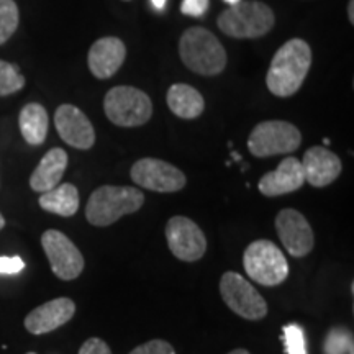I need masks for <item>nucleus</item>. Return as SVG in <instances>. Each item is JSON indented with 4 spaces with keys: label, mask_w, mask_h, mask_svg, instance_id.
Listing matches in <instances>:
<instances>
[{
    "label": "nucleus",
    "mask_w": 354,
    "mask_h": 354,
    "mask_svg": "<svg viewBox=\"0 0 354 354\" xmlns=\"http://www.w3.org/2000/svg\"><path fill=\"white\" fill-rule=\"evenodd\" d=\"M79 354H112L109 344L100 338H88L79 349Z\"/></svg>",
    "instance_id": "c85d7f7f"
},
{
    "label": "nucleus",
    "mask_w": 354,
    "mask_h": 354,
    "mask_svg": "<svg viewBox=\"0 0 354 354\" xmlns=\"http://www.w3.org/2000/svg\"><path fill=\"white\" fill-rule=\"evenodd\" d=\"M76 313V304L68 297H59L39 305L25 317V328L32 335H44L68 323Z\"/></svg>",
    "instance_id": "4468645a"
},
{
    "label": "nucleus",
    "mask_w": 354,
    "mask_h": 354,
    "mask_svg": "<svg viewBox=\"0 0 354 354\" xmlns=\"http://www.w3.org/2000/svg\"><path fill=\"white\" fill-rule=\"evenodd\" d=\"M310 66L312 50L302 38H292L274 55L266 74V86L276 97H292L304 86Z\"/></svg>",
    "instance_id": "f257e3e1"
},
{
    "label": "nucleus",
    "mask_w": 354,
    "mask_h": 354,
    "mask_svg": "<svg viewBox=\"0 0 354 354\" xmlns=\"http://www.w3.org/2000/svg\"><path fill=\"white\" fill-rule=\"evenodd\" d=\"M39 207L50 214L59 216H73L79 210V190L73 184H59L39 197Z\"/></svg>",
    "instance_id": "412c9836"
},
{
    "label": "nucleus",
    "mask_w": 354,
    "mask_h": 354,
    "mask_svg": "<svg viewBox=\"0 0 354 354\" xmlns=\"http://www.w3.org/2000/svg\"><path fill=\"white\" fill-rule=\"evenodd\" d=\"M20 21V12L15 0H0V46L12 38Z\"/></svg>",
    "instance_id": "4be33fe9"
},
{
    "label": "nucleus",
    "mask_w": 354,
    "mask_h": 354,
    "mask_svg": "<svg viewBox=\"0 0 354 354\" xmlns=\"http://www.w3.org/2000/svg\"><path fill=\"white\" fill-rule=\"evenodd\" d=\"M305 184L302 162L297 158L282 159L276 171L268 172L259 179L258 189L266 197H279L295 192Z\"/></svg>",
    "instance_id": "f3484780"
},
{
    "label": "nucleus",
    "mask_w": 354,
    "mask_h": 354,
    "mask_svg": "<svg viewBox=\"0 0 354 354\" xmlns=\"http://www.w3.org/2000/svg\"><path fill=\"white\" fill-rule=\"evenodd\" d=\"M66 167H68V153L63 148L50 149L30 177V187L39 194L55 189L63 179Z\"/></svg>",
    "instance_id": "a211bd4d"
},
{
    "label": "nucleus",
    "mask_w": 354,
    "mask_h": 354,
    "mask_svg": "<svg viewBox=\"0 0 354 354\" xmlns=\"http://www.w3.org/2000/svg\"><path fill=\"white\" fill-rule=\"evenodd\" d=\"M41 246L50 261L51 271L61 281H73L84 271V258L77 246L57 230H46L41 236Z\"/></svg>",
    "instance_id": "9d476101"
},
{
    "label": "nucleus",
    "mask_w": 354,
    "mask_h": 354,
    "mask_svg": "<svg viewBox=\"0 0 354 354\" xmlns=\"http://www.w3.org/2000/svg\"><path fill=\"white\" fill-rule=\"evenodd\" d=\"M223 2L230 3V6H234V3H238V2H240V0H223Z\"/></svg>",
    "instance_id": "72a5a7b5"
},
{
    "label": "nucleus",
    "mask_w": 354,
    "mask_h": 354,
    "mask_svg": "<svg viewBox=\"0 0 354 354\" xmlns=\"http://www.w3.org/2000/svg\"><path fill=\"white\" fill-rule=\"evenodd\" d=\"M305 183L313 187H326L338 179L343 171L342 159L323 146H313L305 151L302 161Z\"/></svg>",
    "instance_id": "2eb2a0df"
},
{
    "label": "nucleus",
    "mask_w": 354,
    "mask_h": 354,
    "mask_svg": "<svg viewBox=\"0 0 354 354\" xmlns=\"http://www.w3.org/2000/svg\"><path fill=\"white\" fill-rule=\"evenodd\" d=\"M228 354H250V351H246V349H233Z\"/></svg>",
    "instance_id": "2f4dec72"
},
{
    "label": "nucleus",
    "mask_w": 354,
    "mask_h": 354,
    "mask_svg": "<svg viewBox=\"0 0 354 354\" xmlns=\"http://www.w3.org/2000/svg\"><path fill=\"white\" fill-rule=\"evenodd\" d=\"M248 276L266 287H276L289 276V264L282 251L269 240L253 241L243 254Z\"/></svg>",
    "instance_id": "423d86ee"
},
{
    "label": "nucleus",
    "mask_w": 354,
    "mask_h": 354,
    "mask_svg": "<svg viewBox=\"0 0 354 354\" xmlns=\"http://www.w3.org/2000/svg\"><path fill=\"white\" fill-rule=\"evenodd\" d=\"M276 230L287 253L294 258H304L315 245L313 230L308 220L299 210L284 209L276 216Z\"/></svg>",
    "instance_id": "f8f14e48"
},
{
    "label": "nucleus",
    "mask_w": 354,
    "mask_h": 354,
    "mask_svg": "<svg viewBox=\"0 0 354 354\" xmlns=\"http://www.w3.org/2000/svg\"><path fill=\"white\" fill-rule=\"evenodd\" d=\"M179 56L185 68L201 76H218L227 68V51L214 33L202 26L185 30L179 39Z\"/></svg>",
    "instance_id": "f03ea898"
},
{
    "label": "nucleus",
    "mask_w": 354,
    "mask_h": 354,
    "mask_svg": "<svg viewBox=\"0 0 354 354\" xmlns=\"http://www.w3.org/2000/svg\"><path fill=\"white\" fill-rule=\"evenodd\" d=\"M167 107L176 117L184 120H196L205 110V100L192 86L174 84L167 91Z\"/></svg>",
    "instance_id": "6ab92c4d"
},
{
    "label": "nucleus",
    "mask_w": 354,
    "mask_h": 354,
    "mask_svg": "<svg viewBox=\"0 0 354 354\" xmlns=\"http://www.w3.org/2000/svg\"><path fill=\"white\" fill-rule=\"evenodd\" d=\"M220 294L228 308L246 320H261L268 315V304L263 295L238 272L228 271L221 276Z\"/></svg>",
    "instance_id": "6e6552de"
},
{
    "label": "nucleus",
    "mask_w": 354,
    "mask_h": 354,
    "mask_svg": "<svg viewBox=\"0 0 354 354\" xmlns=\"http://www.w3.org/2000/svg\"><path fill=\"white\" fill-rule=\"evenodd\" d=\"M26 354H37V353H26Z\"/></svg>",
    "instance_id": "f704fd0d"
},
{
    "label": "nucleus",
    "mask_w": 354,
    "mask_h": 354,
    "mask_svg": "<svg viewBox=\"0 0 354 354\" xmlns=\"http://www.w3.org/2000/svg\"><path fill=\"white\" fill-rule=\"evenodd\" d=\"M130 354H176V351L165 339H151L136 346Z\"/></svg>",
    "instance_id": "a878e982"
},
{
    "label": "nucleus",
    "mask_w": 354,
    "mask_h": 354,
    "mask_svg": "<svg viewBox=\"0 0 354 354\" xmlns=\"http://www.w3.org/2000/svg\"><path fill=\"white\" fill-rule=\"evenodd\" d=\"M276 24L272 8L259 0H240L220 13L216 25L225 35L238 39H254L268 35Z\"/></svg>",
    "instance_id": "20e7f679"
},
{
    "label": "nucleus",
    "mask_w": 354,
    "mask_h": 354,
    "mask_svg": "<svg viewBox=\"0 0 354 354\" xmlns=\"http://www.w3.org/2000/svg\"><path fill=\"white\" fill-rule=\"evenodd\" d=\"M166 2H167V0H151V3H153V7H154V10H158V12H162V10H165Z\"/></svg>",
    "instance_id": "c756f323"
},
{
    "label": "nucleus",
    "mask_w": 354,
    "mask_h": 354,
    "mask_svg": "<svg viewBox=\"0 0 354 354\" xmlns=\"http://www.w3.org/2000/svg\"><path fill=\"white\" fill-rule=\"evenodd\" d=\"M25 86V77L15 64L0 59V97L12 95Z\"/></svg>",
    "instance_id": "5701e85b"
},
{
    "label": "nucleus",
    "mask_w": 354,
    "mask_h": 354,
    "mask_svg": "<svg viewBox=\"0 0 354 354\" xmlns=\"http://www.w3.org/2000/svg\"><path fill=\"white\" fill-rule=\"evenodd\" d=\"M353 335L344 328H333L328 331L323 344L325 354H353Z\"/></svg>",
    "instance_id": "b1692460"
},
{
    "label": "nucleus",
    "mask_w": 354,
    "mask_h": 354,
    "mask_svg": "<svg viewBox=\"0 0 354 354\" xmlns=\"http://www.w3.org/2000/svg\"><path fill=\"white\" fill-rule=\"evenodd\" d=\"M25 269V263L20 256H0V274H19Z\"/></svg>",
    "instance_id": "bb28decb"
},
{
    "label": "nucleus",
    "mask_w": 354,
    "mask_h": 354,
    "mask_svg": "<svg viewBox=\"0 0 354 354\" xmlns=\"http://www.w3.org/2000/svg\"><path fill=\"white\" fill-rule=\"evenodd\" d=\"M55 125L61 140L73 148L91 149L95 143L94 127L76 105H59L55 113Z\"/></svg>",
    "instance_id": "ddd939ff"
},
{
    "label": "nucleus",
    "mask_w": 354,
    "mask_h": 354,
    "mask_svg": "<svg viewBox=\"0 0 354 354\" xmlns=\"http://www.w3.org/2000/svg\"><path fill=\"white\" fill-rule=\"evenodd\" d=\"M104 112L113 125L123 128L141 127L149 122L153 104L148 94L131 86L110 88L104 99Z\"/></svg>",
    "instance_id": "39448f33"
},
{
    "label": "nucleus",
    "mask_w": 354,
    "mask_h": 354,
    "mask_svg": "<svg viewBox=\"0 0 354 354\" xmlns=\"http://www.w3.org/2000/svg\"><path fill=\"white\" fill-rule=\"evenodd\" d=\"M6 227V218H3L2 214H0V230Z\"/></svg>",
    "instance_id": "473e14b6"
},
{
    "label": "nucleus",
    "mask_w": 354,
    "mask_h": 354,
    "mask_svg": "<svg viewBox=\"0 0 354 354\" xmlns=\"http://www.w3.org/2000/svg\"><path fill=\"white\" fill-rule=\"evenodd\" d=\"M209 8V0H183L180 12L189 17H202Z\"/></svg>",
    "instance_id": "cd10ccee"
},
{
    "label": "nucleus",
    "mask_w": 354,
    "mask_h": 354,
    "mask_svg": "<svg viewBox=\"0 0 354 354\" xmlns=\"http://www.w3.org/2000/svg\"><path fill=\"white\" fill-rule=\"evenodd\" d=\"M127 57L125 43L117 37L97 39L88 50L87 64L97 79H109L122 68Z\"/></svg>",
    "instance_id": "dca6fc26"
},
{
    "label": "nucleus",
    "mask_w": 354,
    "mask_h": 354,
    "mask_svg": "<svg viewBox=\"0 0 354 354\" xmlns=\"http://www.w3.org/2000/svg\"><path fill=\"white\" fill-rule=\"evenodd\" d=\"M131 180L140 187L153 192L171 194L179 192L185 187V174L176 166L156 158H143L131 167Z\"/></svg>",
    "instance_id": "1a4fd4ad"
},
{
    "label": "nucleus",
    "mask_w": 354,
    "mask_h": 354,
    "mask_svg": "<svg viewBox=\"0 0 354 354\" xmlns=\"http://www.w3.org/2000/svg\"><path fill=\"white\" fill-rule=\"evenodd\" d=\"M19 127L26 143L32 146L43 145L50 127L46 109L39 104H26L19 115Z\"/></svg>",
    "instance_id": "aec40b11"
},
{
    "label": "nucleus",
    "mask_w": 354,
    "mask_h": 354,
    "mask_svg": "<svg viewBox=\"0 0 354 354\" xmlns=\"http://www.w3.org/2000/svg\"><path fill=\"white\" fill-rule=\"evenodd\" d=\"M145 203V196L136 187L128 185H102L88 197L86 218L94 227H109L123 215L138 212Z\"/></svg>",
    "instance_id": "7ed1b4c3"
},
{
    "label": "nucleus",
    "mask_w": 354,
    "mask_h": 354,
    "mask_svg": "<svg viewBox=\"0 0 354 354\" xmlns=\"http://www.w3.org/2000/svg\"><path fill=\"white\" fill-rule=\"evenodd\" d=\"M284 343L287 354H307L305 348V335L304 330L299 325H287L284 326Z\"/></svg>",
    "instance_id": "393cba45"
},
{
    "label": "nucleus",
    "mask_w": 354,
    "mask_h": 354,
    "mask_svg": "<svg viewBox=\"0 0 354 354\" xmlns=\"http://www.w3.org/2000/svg\"><path fill=\"white\" fill-rule=\"evenodd\" d=\"M166 240L171 253L185 263H196L207 251L205 234L187 216H172L166 225Z\"/></svg>",
    "instance_id": "9b49d317"
},
{
    "label": "nucleus",
    "mask_w": 354,
    "mask_h": 354,
    "mask_svg": "<svg viewBox=\"0 0 354 354\" xmlns=\"http://www.w3.org/2000/svg\"><path fill=\"white\" fill-rule=\"evenodd\" d=\"M302 143L299 128L284 120L261 122L248 138V149L256 158L290 154Z\"/></svg>",
    "instance_id": "0eeeda50"
},
{
    "label": "nucleus",
    "mask_w": 354,
    "mask_h": 354,
    "mask_svg": "<svg viewBox=\"0 0 354 354\" xmlns=\"http://www.w3.org/2000/svg\"><path fill=\"white\" fill-rule=\"evenodd\" d=\"M125 2H130V0H125Z\"/></svg>",
    "instance_id": "c9c22d12"
},
{
    "label": "nucleus",
    "mask_w": 354,
    "mask_h": 354,
    "mask_svg": "<svg viewBox=\"0 0 354 354\" xmlns=\"http://www.w3.org/2000/svg\"><path fill=\"white\" fill-rule=\"evenodd\" d=\"M348 19L351 24H354V0L348 2Z\"/></svg>",
    "instance_id": "7c9ffc66"
}]
</instances>
